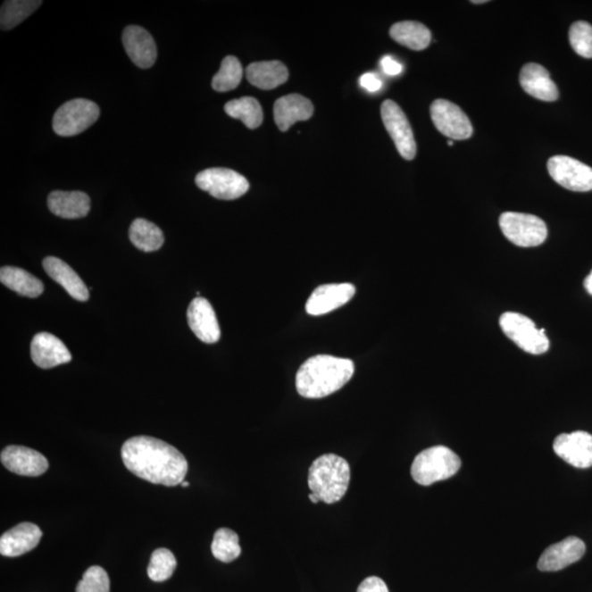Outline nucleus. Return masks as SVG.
<instances>
[{
    "instance_id": "nucleus-2",
    "label": "nucleus",
    "mask_w": 592,
    "mask_h": 592,
    "mask_svg": "<svg viewBox=\"0 0 592 592\" xmlns=\"http://www.w3.org/2000/svg\"><path fill=\"white\" fill-rule=\"evenodd\" d=\"M354 363L349 359L319 354L306 360L296 374V389L305 398H322L339 391L353 378Z\"/></svg>"
},
{
    "instance_id": "nucleus-13",
    "label": "nucleus",
    "mask_w": 592,
    "mask_h": 592,
    "mask_svg": "<svg viewBox=\"0 0 592 592\" xmlns=\"http://www.w3.org/2000/svg\"><path fill=\"white\" fill-rule=\"evenodd\" d=\"M355 295V288L350 283L324 284L312 293L306 303V312L313 316L329 314L344 306Z\"/></svg>"
},
{
    "instance_id": "nucleus-27",
    "label": "nucleus",
    "mask_w": 592,
    "mask_h": 592,
    "mask_svg": "<svg viewBox=\"0 0 592 592\" xmlns=\"http://www.w3.org/2000/svg\"><path fill=\"white\" fill-rule=\"evenodd\" d=\"M129 236L134 246L146 253L156 252L165 242L162 229L144 219L134 221L129 226Z\"/></svg>"
},
{
    "instance_id": "nucleus-16",
    "label": "nucleus",
    "mask_w": 592,
    "mask_h": 592,
    "mask_svg": "<svg viewBox=\"0 0 592 592\" xmlns=\"http://www.w3.org/2000/svg\"><path fill=\"white\" fill-rule=\"evenodd\" d=\"M586 546L579 538L570 537L547 547L538 560L541 571H558L579 562L585 555Z\"/></svg>"
},
{
    "instance_id": "nucleus-11",
    "label": "nucleus",
    "mask_w": 592,
    "mask_h": 592,
    "mask_svg": "<svg viewBox=\"0 0 592 592\" xmlns=\"http://www.w3.org/2000/svg\"><path fill=\"white\" fill-rule=\"evenodd\" d=\"M553 180L565 189L576 192L592 190V168L570 156L558 155L547 162Z\"/></svg>"
},
{
    "instance_id": "nucleus-1",
    "label": "nucleus",
    "mask_w": 592,
    "mask_h": 592,
    "mask_svg": "<svg viewBox=\"0 0 592 592\" xmlns=\"http://www.w3.org/2000/svg\"><path fill=\"white\" fill-rule=\"evenodd\" d=\"M121 455L125 468L153 484L181 485L188 473L184 454L167 442L147 436L124 442Z\"/></svg>"
},
{
    "instance_id": "nucleus-33",
    "label": "nucleus",
    "mask_w": 592,
    "mask_h": 592,
    "mask_svg": "<svg viewBox=\"0 0 592 592\" xmlns=\"http://www.w3.org/2000/svg\"><path fill=\"white\" fill-rule=\"evenodd\" d=\"M570 43L577 54L592 59V26L586 21L572 23L570 29Z\"/></svg>"
},
{
    "instance_id": "nucleus-14",
    "label": "nucleus",
    "mask_w": 592,
    "mask_h": 592,
    "mask_svg": "<svg viewBox=\"0 0 592 592\" xmlns=\"http://www.w3.org/2000/svg\"><path fill=\"white\" fill-rule=\"evenodd\" d=\"M188 324L197 339L205 344L218 343L221 329L213 307L208 300L197 296L188 307Z\"/></svg>"
},
{
    "instance_id": "nucleus-41",
    "label": "nucleus",
    "mask_w": 592,
    "mask_h": 592,
    "mask_svg": "<svg viewBox=\"0 0 592 592\" xmlns=\"http://www.w3.org/2000/svg\"><path fill=\"white\" fill-rule=\"evenodd\" d=\"M471 3H473V4H484V3H488V2H486V0H479V2H476V0H474V2H471Z\"/></svg>"
},
{
    "instance_id": "nucleus-5",
    "label": "nucleus",
    "mask_w": 592,
    "mask_h": 592,
    "mask_svg": "<svg viewBox=\"0 0 592 592\" xmlns=\"http://www.w3.org/2000/svg\"><path fill=\"white\" fill-rule=\"evenodd\" d=\"M499 324L504 335L528 354H543L550 348L546 331L538 329L527 316L513 312L504 313Z\"/></svg>"
},
{
    "instance_id": "nucleus-10",
    "label": "nucleus",
    "mask_w": 592,
    "mask_h": 592,
    "mask_svg": "<svg viewBox=\"0 0 592 592\" xmlns=\"http://www.w3.org/2000/svg\"><path fill=\"white\" fill-rule=\"evenodd\" d=\"M381 114L385 128L403 158L412 161L416 156L417 144L406 114L392 100L384 101Z\"/></svg>"
},
{
    "instance_id": "nucleus-32",
    "label": "nucleus",
    "mask_w": 592,
    "mask_h": 592,
    "mask_svg": "<svg viewBox=\"0 0 592 592\" xmlns=\"http://www.w3.org/2000/svg\"><path fill=\"white\" fill-rule=\"evenodd\" d=\"M177 567L172 552L167 548L154 551L147 568V575L153 581L162 582L170 579Z\"/></svg>"
},
{
    "instance_id": "nucleus-9",
    "label": "nucleus",
    "mask_w": 592,
    "mask_h": 592,
    "mask_svg": "<svg viewBox=\"0 0 592 592\" xmlns=\"http://www.w3.org/2000/svg\"><path fill=\"white\" fill-rule=\"evenodd\" d=\"M433 124L438 131L451 139H468L473 134V127L468 115L461 110L459 105L452 104L449 100L438 99L433 101L430 107Z\"/></svg>"
},
{
    "instance_id": "nucleus-8",
    "label": "nucleus",
    "mask_w": 592,
    "mask_h": 592,
    "mask_svg": "<svg viewBox=\"0 0 592 592\" xmlns=\"http://www.w3.org/2000/svg\"><path fill=\"white\" fill-rule=\"evenodd\" d=\"M196 184L215 199L236 200L249 189V182L240 173L228 168H210L197 173Z\"/></svg>"
},
{
    "instance_id": "nucleus-25",
    "label": "nucleus",
    "mask_w": 592,
    "mask_h": 592,
    "mask_svg": "<svg viewBox=\"0 0 592 592\" xmlns=\"http://www.w3.org/2000/svg\"><path fill=\"white\" fill-rule=\"evenodd\" d=\"M393 40L408 49L422 51L429 46L431 32L425 25L416 21H402L395 23L389 30Z\"/></svg>"
},
{
    "instance_id": "nucleus-3",
    "label": "nucleus",
    "mask_w": 592,
    "mask_h": 592,
    "mask_svg": "<svg viewBox=\"0 0 592 592\" xmlns=\"http://www.w3.org/2000/svg\"><path fill=\"white\" fill-rule=\"evenodd\" d=\"M350 466L344 457L324 454L313 462L309 471V488L321 502H340L348 490Z\"/></svg>"
},
{
    "instance_id": "nucleus-34",
    "label": "nucleus",
    "mask_w": 592,
    "mask_h": 592,
    "mask_svg": "<svg viewBox=\"0 0 592 592\" xmlns=\"http://www.w3.org/2000/svg\"><path fill=\"white\" fill-rule=\"evenodd\" d=\"M76 592H110L107 571L100 566H91L76 587Z\"/></svg>"
},
{
    "instance_id": "nucleus-40",
    "label": "nucleus",
    "mask_w": 592,
    "mask_h": 592,
    "mask_svg": "<svg viewBox=\"0 0 592 592\" xmlns=\"http://www.w3.org/2000/svg\"><path fill=\"white\" fill-rule=\"evenodd\" d=\"M181 486L182 488H188V486H189V483H187V481L184 480L182 481Z\"/></svg>"
},
{
    "instance_id": "nucleus-4",
    "label": "nucleus",
    "mask_w": 592,
    "mask_h": 592,
    "mask_svg": "<svg viewBox=\"0 0 592 592\" xmlns=\"http://www.w3.org/2000/svg\"><path fill=\"white\" fill-rule=\"evenodd\" d=\"M460 469V457L449 447L437 446L421 452L413 460L411 471L416 483L429 486L452 478Z\"/></svg>"
},
{
    "instance_id": "nucleus-37",
    "label": "nucleus",
    "mask_w": 592,
    "mask_h": 592,
    "mask_svg": "<svg viewBox=\"0 0 592 592\" xmlns=\"http://www.w3.org/2000/svg\"><path fill=\"white\" fill-rule=\"evenodd\" d=\"M382 70L388 76H397L403 71V65L391 56H385L381 61Z\"/></svg>"
},
{
    "instance_id": "nucleus-7",
    "label": "nucleus",
    "mask_w": 592,
    "mask_h": 592,
    "mask_svg": "<svg viewBox=\"0 0 592 592\" xmlns=\"http://www.w3.org/2000/svg\"><path fill=\"white\" fill-rule=\"evenodd\" d=\"M499 226L506 238L519 247L540 246L547 238L546 223L536 215L506 212L500 215Z\"/></svg>"
},
{
    "instance_id": "nucleus-6",
    "label": "nucleus",
    "mask_w": 592,
    "mask_h": 592,
    "mask_svg": "<svg viewBox=\"0 0 592 592\" xmlns=\"http://www.w3.org/2000/svg\"><path fill=\"white\" fill-rule=\"evenodd\" d=\"M98 104L87 99L67 101L53 118V129L57 136L69 138L83 133L99 119Z\"/></svg>"
},
{
    "instance_id": "nucleus-17",
    "label": "nucleus",
    "mask_w": 592,
    "mask_h": 592,
    "mask_svg": "<svg viewBox=\"0 0 592 592\" xmlns=\"http://www.w3.org/2000/svg\"><path fill=\"white\" fill-rule=\"evenodd\" d=\"M122 41L125 52L139 69H149L155 64L156 43L146 29L138 26L125 28Z\"/></svg>"
},
{
    "instance_id": "nucleus-31",
    "label": "nucleus",
    "mask_w": 592,
    "mask_h": 592,
    "mask_svg": "<svg viewBox=\"0 0 592 592\" xmlns=\"http://www.w3.org/2000/svg\"><path fill=\"white\" fill-rule=\"evenodd\" d=\"M243 79V66L238 57L226 56L221 69L212 80V87L219 93L238 88Z\"/></svg>"
},
{
    "instance_id": "nucleus-28",
    "label": "nucleus",
    "mask_w": 592,
    "mask_h": 592,
    "mask_svg": "<svg viewBox=\"0 0 592 592\" xmlns=\"http://www.w3.org/2000/svg\"><path fill=\"white\" fill-rule=\"evenodd\" d=\"M224 109L230 118L240 120L250 129L259 128L263 121L262 105L253 97L230 100Z\"/></svg>"
},
{
    "instance_id": "nucleus-36",
    "label": "nucleus",
    "mask_w": 592,
    "mask_h": 592,
    "mask_svg": "<svg viewBox=\"0 0 592 592\" xmlns=\"http://www.w3.org/2000/svg\"><path fill=\"white\" fill-rule=\"evenodd\" d=\"M360 85L370 93H377L382 88V80L373 73H367L360 77Z\"/></svg>"
},
{
    "instance_id": "nucleus-12",
    "label": "nucleus",
    "mask_w": 592,
    "mask_h": 592,
    "mask_svg": "<svg viewBox=\"0 0 592 592\" xmlns=\"http://www.w3.org/2000/svg\"><path fill=\"white\" fill-rule=\"evenodd\" d=\"M555 454L577 469L592 466V436L586 431L563 433L553 445Z\"/></svg>"
},
{
    "instance_id": "nucleus-23",
    "label": "nucleus",
    "mask_w": 592,
    "mask_h": 592,
    "mask_svg": "<svg viewBox=\"0 0 592 592\" xmlns=\"http://www.w3.org/2000/svg\"><path fill=\"white\" fill-rule=\"evenodd\" d=\"M42 264L53 280L64 288L71 297L79 302L88 301V288L69 264L56 257H46Z\"/></svg>"
},
{
    "instance_id": "nucleus-39",
    "label": "nucleus",
    "mask_w": 592,
    "mask_h": 592,
    "mask_svg": "<svg viewBox=\"0 0 592 592\" xmlns=\"http://www.w3.org/2000/svg\"><path fill=\"white\" fill-rule=\"evenodd\" d=\"M309 497H310V500L313 504H319L321 502V499H320L319 496H317L315 494L311 493Z\"/></svg>"
},
{
    "instance_id": "nucleus-24",
    "label": "nucleus",
    "mask_w": 592,
    "mask_h": 592,
    "mask_svg": "<svg viewBox=\"0 0 592 592\" xmlns=\"http://www.w3.org/2000/svg\"><path fill=\"white\" fill-rule=\"evenodd\" d=\"M246 77L250 84L263 90L277 88L288 79V71L279 61L253 63L247 67Z\"/></svg>"
},
{
    "instance_id": "nucleus-30",
    "label": "nucleus",
    "mask_w": 592,
    "mask_h": 592,
    "mask_svg": "<svg viewBox=\"0 0 592 592\" xmlns=\"http://www.w3.org/2000/svg\"><path fill=\"white\" fill-rule=\"evenodd\" d=\"M212 554L223 563H230L236 560L242 553L239 546L238 533L229 529L221 528L214 533L213 542L211 546Z\"/></svg>"
},
{
    "instance_id": "nucleus-29",
    "label": "nucleus",
    "mask_w": 592,
    "mask_h": 592,
    "mask_svg": "<svg viewBox=\"0 0 592 592\" xmlns=\"http://www.w3.org/2000/svg\"><path fill=\"white\" fill-rule=\"evenodd\" d=\"M42 2L33 0H11L4 2L0 12V26L3 30H12L41 7Z\"/></svg>"
},
{
    "instance_id": "nucleus-22",
    "label": "nucleus",
    "mask_w": 592,
    "mask_h": 592,
    "mask_svg": "<svg viewBox=\"0 0 592 592\" xmlns=\"http://www.w3.org/2000/svg\"><path fill=\"white\" fill-rule=\"evenodd\" d=\"M53 214L62 219L85 218L90 211V197L81 191H53L47 197Z\"/></svg>"
},
{
    "instance_id": "nucleus-42",
    "label": "nucleus",
    "mask_w": 592,
    "mask_h": 592,
    "mask_svg": "<svg viewBox=\"0 0 592 592\" xmlns=\"http://www.w3.org/2000/svg\"><path fill=\"white\" fill-rule=\"evenodd\" d=\"M454 146V141H452V139H450V141H449V146Z\"/></svg>"
},
{
    "instance_id": "nucleus-19",
    "label": "nucleus",
    "mask_w": 592,
    "mask_h": 592,
    "mask_svg": "<svg viewBox=\"0 0 592 592\" xmlns=\"http://www.w3.org/2000/svg\"><path fill=\"white\" fill-rule=\"evenodd\" d=\"M42 538L40 528L35 523L23 522L4 532L0 538V554L17 557L38 546Z\"/></svg>"
},
{
    "instance_id": "nucleus-21",
    "label": "nucleus",
    "mask_w": 592,
    "mask_h": 592,
    "mask_svg": "<svg viewBox=\"0 0 592 592\" xmlns=\"http://www.w3.org/2000/svg\"><path fill=\"white\" fill-rule=\"evenodd\" d=\"M520 84L527 94L536 99L547 101V103L557 100L560 96L557 86L551 79L550 73L536 63H529L522 67L520 71Z\"/></svg>"
},
{
    "instance_id": "nucleus-15",
    "label": "nucleus",
    "mask_w": 592,
    "mask_h": 592,
    "mask_svg": "<svg viewBox=\"0 0 592 592\" xmlns=\"http://www.w3.org/2000/svg\"><path fill=\"white\" fill-rule=\"evenodd\" d=\"M2 463L14 474L40 476L49 469V462L40 452L21 446H9L2 452Z\"/></svg>"
},
{
    "instance_id": "nucleus-20",
    "label": "nucleus",
    "mask_w": 592,
    "mask_h": 592,
    "mask_svg": "<svg viewBox=\"0 0 592 592\" xmlns=\"http://www.w3.org/2000/svg\"><path fill=\"white\" fill-rule=\"evenodd\" d=\"M274 121L280 131L286 132L293 124L307 121L314 113L311 101L301 95L284 96L274 104Z\"/></svg>"
},
{
    "instance_id": "nucleus-38",
    "label": "nucleus",
    "mask_w": 592,
    "mask_h": 592,
    "mask_svg": "<svg viewBox=\"0 0 592 592\" xmlns=\"http://www.w3.org/2000/svg\"><path fill=\"white\" fill-rule=\"evenodd\" d=\"M585 288L587 292L590 293L592 296V271L590 272L589 276L586 278Z\"/></svg>"
},
{
    "instance_id": "nucleus-26",
    "label": "nucleus",
    "mask_w": 592,
    "mask_h": 592,
    "mask_svg": "<svg viewBox=\"0 0 592 592\" xmlns=\"http://www.w3.org/2000/svg\"><path fill=\"white\" fill-rule=\"evenodd\" d=\"M0 281L4 287L22 296L36 298L45 291L43 283L21 268L3 267L0 271Z\"/></svg>"
},
{
    "instance_id": "nucleus-18",
    "label": "nucleus",
    "mask_w": 592,
    "mask_h": 592,
    "mask_svg": "<svg viewBox=\"0 0 592 592\" xmlns=\"http://www.w3.org/2000/svg\"><path fill=\"white\" fill-rule=\"evenodd\" d=\"M31 358L38 368L52 369L71 363V354L57 337L49 333H40L33 337Z\"/></svg>"
},
{
    "instance_id": "nucleus-35",
    "label": "nucleus",
    "mask_w": 592,
    "mask_h": 592,
    "mask_svg": "<svg viewBox=\"0 0 592 592\" xmlns=\"http://www.w3.org/2000/svg\"><path fill=\"white\" fill-rule=\"evenodd\" d=\"M357 592H389V590L381 579L372 576L361 582Z\"/></svg>"
}]
</instances>
